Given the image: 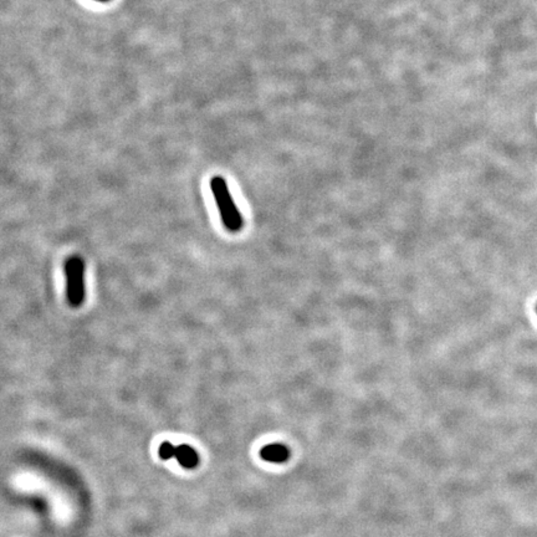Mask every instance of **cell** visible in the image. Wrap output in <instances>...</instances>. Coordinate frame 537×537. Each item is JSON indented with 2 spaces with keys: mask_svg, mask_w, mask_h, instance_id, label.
Returning <instances> with one entry per match:
<instances>
[{
  "mask_svg": "<svg viewBox=\"0 0 537 537\" xmlns=\"http://www.w3.org/2000/svg\"><path fill=\"white\" fill-rule=\"evenodd\" d=\"M66 298L71 308H80L85 301V261L81 256L73 255L65 264Z\"/></svg>",
  "mask_w": 537,
  "mask_h": 537,
  "instance_id": "obj_2",
  "label": "cell"
},
{
  "mask_svg": "<svg viewBox=\"0 0 537 537\" xmlns=\"http://www.w3.org/2000/svg\"><path fill=\"white\" fill-rule=\"evenodd\" d=\"M96 1H101V3H106L108 0H96Z\"/></svg>",
  "mask_w": 537,
  "mask_h": 537,
  "instance_id": "obj_5",
  "label": "cell"
},
{
  "mask_svg": "<svg viewBox=\"0 0 537 537\" xmlns=\"http://www.w3.org/2000/svg\"><path fill=\"white\" fill-rule=\"evenodd\" d=\"M261 458L268 463H283L288 459V448L283 444L266 445L261 450Z\"/></svg>",
  "mask_w": 537,
  "mask_h": 537,
  "instance_id": "obj_3",
  "label": "cell"
},
{
  "mask_svg": "<svg viewBox=\"0 0 537 537\" xmlns=\"http://www.w3.org/2000/svg\"><path fill=\"white\" fill-rule=\"evenodd\" d=\"M210 189L214 197L215 204L218 207L221 223L224 225L225 229L229 230L230 233H239L244 226V219L238 207L235 205L229 187L224 178L220 176L213 177L210 181Z\"/></svg>",
  "mask_w": 537,
  "mask_h": 537,
  "instance_id": "obj_1",
  "label": "cell"
},
{
  "mask_svg": "<svg viewBox=\"0 0 537 537\" xmlns=\"http://www.w3.org/2000/svg\"><path fill=\"white\" fill-rule=\"evenodd\" d=\"M174 453H177L178 460L181 462L182 465H184L186 468H194L198 464V457H197L196 452L191 449L189 447H181L178 449H172Z\"/></svg>",
  "mask_w": 537,
  "mask_h": 537,
  "instance_id": "obj_4",
  "label": "cell"
}]
</instances>
